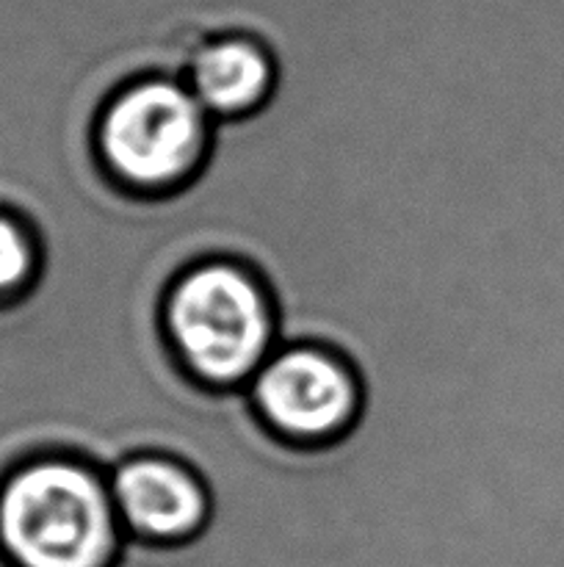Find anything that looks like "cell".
Masks as SVG:
<instances>
[{
	"label": "cell",
	"mask_w": 564,
	"mask_h": 567,
	"mask_svg": "<svg viewBox=\"0 0 564 567\" xmlns=\"http://www.w3.org/2000/svg\"><path fill=\"white\" fill-rule=\"evenodd\" d=\"M186 83L213 120H238L263 109L274 92L276 64L260 39L224 33L197 50Z\"/></svg>",
	"instance_id": "cell-6"
},
{
	"label": "cell",
	"mask_w": 564,
	"mask_h": 567,
	"mask_svg": "<svg viewBox=\"0 0 564 567\" xmlns=\"http://www.w3.org/2000/svg\"><path fill=\"white\" fill-rule=\"evenodd\" d=\"M247 393L260 421L293 446L341 441L363 402L352 365L318 343L274 349L247 382Z\"/></svg>",
	"instance_id": "cell-4"
},
{
	"label": "cell",
	"mask_w": 564,
	"mask_h": 567,
	"mask_svg": "<svg viewBox=\"0 0 564 567\" xmlns=\"http://www.w3.org/2000/svg\"><path fill=\"white\" fill-rule=\"evenodd\" d=\"M210 133L213 116L188 83L155 75L114 94L100 114L94 144L116 186L164 197L202 169Z\"/></svg>",
	"instance_id": "cell-3"
},
{
	"label": "cell",
	"mask_w": 564,
	"mask_h": 567,
	"mask_svg": "<svg viewBox=\"0 0 564 567\" xmlns=\"http://www.w3.org/2000/svg\"><path fill=\"white\" fill-rule=\"evenodd\" d=\"M125 543L97 465L36 454L0 480V567H116Z\"/></svg>",
	"instance_id": "cell-1"
},
{
	"label": "cell",
	"mask_w": 564,
	"mask_h": 567,
	"mask_svg": "<svg viewBox=\"0 0 564 567\" xmlns=\"http://www.w3.org/2000/svg\"><path fill=\"white\" fill-rule=\"evenodd\" d=\"M42 249L36 233L14 210L0 208V305H14L39 280Z\"/></svg>",
	"instance_id": "cell-7"
},
{
	"label": "cell",
	"mask_w": 564,
	"mask_h": 567,
	"mask_svg": "<svg viewBox=\"0 0 564 567\" xmlns=\"http://www.w3.org/2000/svg\"><path fill=\"white\" fill-rule=\"evenodd\" d=\"M111 498L127 537L153 546H182L210 520V493L186 463L138 454L108 474Z\"/></svg>",
	"instance_id": "cell-5"
},
{
	"label": "cell",
	"mask_w": 564,
	"mask_h": 567,
	"mask_svg": "<svg viewBox=\"0 0 564 567\" xmlns=\"http://www.w3.org/2000/svg\"><path fill=\"white\" fill-rule=\"evenodd\" d=\"M164 332L188 377L213 391H236L280 347L265 282L230 258L182 271L164 302Z\"/></svg>",
	"instance_id": "cell-2"
}]
</instances>
